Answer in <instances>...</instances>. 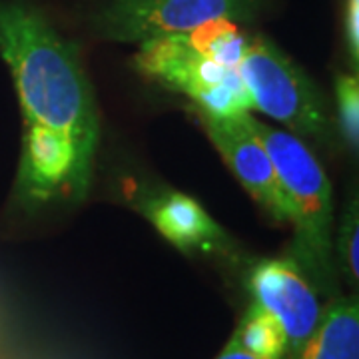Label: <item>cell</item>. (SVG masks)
<instances>
[{
	"label": "cell",
	"mask_w": 359,
	"mask_h": 359,
	"mask_svg": "<svg viewBox=\"0 0 359 359\" xmlns=\"http://www.w3.org/2000/svg\"><path fill=\"white\" fill-rule=\"evenodd\" d=\"M22 154L14 198L26 210L52 200H82L92 178L96 146L78 142L58 130L25 124Z\"/></svg>",
	"instance_id": "cell-5"
},
{
	"label": "cell",
	"mask_w": 359,
	"mask_h": 359,
	"mask_svg": "<svg viewBox=\"0 0 359 359\" xmlns=\"http://www.w3.org/2000/svg\"><path fill=\"white\" fill-rule=\"evenodd\" d=\"M134 66L164 88L188 96L198 112L236 118L252 112V98L238 70L208 60L190 46L186 34L142 42Z\"/></svg>",
	"instance_id": "cell-4"
},
{
	"label": "cell",
	"mask_w": 359,
	"mask_h": 359,
	"mask_svg": "<svg viewBox=\"0 0 359 359\" xmlns=\"http://www.w3.org/2000/svg\"><path fill=\"white\" fill-rule=\"evenodd\" d=\"M240 118L266 148L292 208L294 240L290 257L313 287L334 294L337 292L334 192L325 170L297 136L256 120L252 112H244Z\"/></svg>",
	"instance_id": "cell-2"
},
{
	"label": "cell",
	"mask_w": 359,
	"mask_h": 359,
	"mask_svg": "<svg viewBox=\"0 0 359 359\" xmlns=\"http://www.w3.org/2000/svg\"><path fill=\"white\" fill-rule=\"evenodd\" d=\"M140 210L168 242L184 252L226 250V231L202 205L186 194L160 192L146 196Z\"/></svg>",
	"instance_id": "cell-9"
},
{
	"label": "cell",
	"mask_w": 359,
	"mask_h": 359,
	"mask_svg": "<svg viewBox=\"0 0 359 359\" xmlns=\"http://www.w3.org/2000/svg\"><path fill=\"white\" fill-rule=\"evenodd\" d=\"M216 359H257V358L250 355V353H245L242 347H238L230 339V341H228V346H226V349H224Z\"/></svg>",
	"instance_id": "cell-16"
},
{
	"label": "cell",
	"mask_w": 359,
	"mask_h": 359,
	"mask_svg": "<svg viewBox=\"0 0 359 359\" xmlns=\"http://www.w3.org/2000/svg\"><path fill=\"white\" fill-rule=\"evenodd\" d=\"M231 341L257 359H282L287 347L282 325L257 304L250 306Z\"/></svg>",
	"instance_id": "cell-12"
},
{
	"label": "cell",
	"mask_w": 359,
	"mask_h": 359,
	"mask_svg": "<svg viewBox=\"0 0 359 359\" xmlns=\"http://www.w3.org/2000/svg\"><path fill=\"white\" fill-rule=\"evenodd\" d=\"M294 359H359L358 297H339L321 311L316 332Z\"/></svg>",
	"instance_id": "cell-10"
},
{
	"label": "cell",
	"mask_w": 359,
	"mask_h": 359,
	"mask_svg": "<svg viewBox=\"0 0 359 359\" xmlns=\"http://www.w3.org/2000/svg\"><path fill=\"white\" fill-rule=\"evenodd\" d=\"M0 54L11 68L25 124L98 146V110L76 44L25 0L0 2Z\"/></svg>",
	"instance_id": "cell-1"
},
{
	"label": "cell",
	"mask_w": 359,
	"mask_h": 359,
	"mask_svg": "<svg viewBox=\"0 0 359 359\" xmlns=\"http://www.w3.org/2000/svg\"><path fill=\"white\" fill-rule=\"evenodd\" d=\"M254 110L287 126L290 134L316 144H334V124L325 98L313 80L264 36L248 39L238 66Z\"/></svg>",
	"instance_id": "cell-3"
},
{
	"label": "cell",
	"mask_w": 359,
	"mask_h": 359,
	"mask_svg": "<svg viewBox=\"0 0 359 359\" xmlns=\"http://www.w3.org/2000/svg\"><path fill=\"white\" fill-rule=\"evenodd\" d=\"M186 39L194 50L208 60L226 68L238 70L248 48V36L233 20L218 18L186 32Z\"/></svg>",
	"instance_id": "cell-11"
},
{
	"label": "cell",
	"mask_w": 359,
	"mask_h": 359,
	"mask_svg": "<svg viewBox=\"0 0 359 359\" xmlns=\"http://www.w3.org/2000/svg\"><path fill=\"white\" fill-rule=\"evenodd\" d=\"M198 116L204 124L208 138L216 146L219 156L226 160V164L248 194L264 210H268L271 218L290 222L292 208L280 186L271 158L262 142L245 128L242 118H218L204 112H198Z\"/></svg>",
	"instance_id": "cell-8"
},
{
	"label": "cell",
	"mask_w": 359,
	"mask_h": 359,
	"mask_svg": "<svg viewBox=\"0 0 359 359\" xmlns=\"http://www.w3.org/2000/svg\"><path fill=\"white\" fill-rule=\"evenodd\" d=\"M335 98L339 112V130L347 148L358 154L359 148V78L353 74H339L335 78Z\"/></svg>",
	"instance_id": "cell-14"
},
{
	"label": "cell",
	"mask_w": 359,
	"mask_h": 359,
	"mask_svg": "<svg viewBox=\"0 0 359 359\" xmlns=\"http://www.w3.org/2000/svg\"><path fill=\"white\" fill-rule=\"evenodd\" d=\"M259 0H110L94 16V30L114 42L186 34L210 20H252Z\"/></svg>",
	"instance_id": "cell-6"
},
{
	"label": "cell",
	"mask_w": 359,
	"mask_h": 359,
	"mask_svg": "<svg viewBox=\"0 0 359 359\" xmlns=\"http://www.w3.org/2000/svg\"><path fill=\"white\" fill-rule=\"evenodd\" d=\"M346 40L349 60L353 65V72H358L359 65V0H347L346 8Z\"/></svg>",
	"instance_id": "cell-15"
},
{
	"label": "cell",
	"mask_w": 359,
	"mask_h": 359,
	"mask_svg": "<svg viewBox=\"0 0 359 359\" xmlns=\"http://www.w3.org/2000/svg\"><path fill=\"white\" fill-rule=\"evenodd\" d=\"M359 202L358 196L347 200L346 210L341 214V219L335 228L334 250L337 268L346 276V280L351 285H358L359 280Z\"/></svg>",
	"instance_id": "cell-13"
},
{
	"label": "cell",
	"mask_w": 359,
	"mask_h": 359,
	"mask_svg": "<svg viewBox=\"0 0 359 359\" xmlns=\"http://www.w3.org/2000/svg\"><path fill=\"white\" fill-rule=\"evenodd\" d=\"M250 290L254 304L282 325L285 351L294 358L320 323L321 306L313 283L292 257H282L259 262L252 269Z\"/></svg>",
	"instance_id": "cell-7"
}]
</instances>
